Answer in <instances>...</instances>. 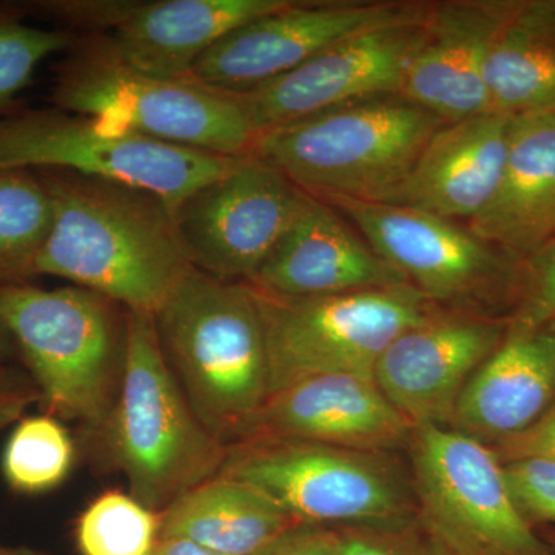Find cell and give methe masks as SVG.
Masks as SVG:
<instances>
[{
	"mask_svg": "<svg viewBox=\"0 0 555 555\" xmlns=\"http://www.w3.org/2000/svg\"><path fill=\"white\" fill-rule=\"evenodd\" d=\"M35 173L53 207L36 276L62 278L130 312L153 315L190 269L166 201L112 179Z\"/></svg>",
	"mask_w": 555,
	"mask_h": 555,
	"instance_id": "6da1fadb",
	"label": "cell"
},
{
	"mask_svg": "<svg viewBox=\"0 0 555 555\" xmlns=\"http://www.w3.org/2000/svg\"><path fill=\"white\" fill-rule=\"evenodd\" d=\"M40 401L30 375L13 364L0 366V433L14 425L27 409Z\"/></svg>",
	"mask_w": 555,
	"mask_h": 555,
	"instance_id": "d6a6232c",
	"label": "cell"
},
{
	"mask_svg": "<svg viewBox=\"0 0 555 555\" xmlns=\"http://www.w3.org/2000/svg\"><path fill=\"white\" fill-rule=\"evenodd\" d=\"M433 3L291 0L283 9L222 36L196 62L189 78L228 93H246L287 75L341 40L390 25L423 22Z\"/></svg>",
	"mask_w": 555,
	"mask_h": 555,
	"instance_id": "5bb4252c",
	"label": "cell"
},
{
	"mask_svg": "<svg viewBox=\"0 0 555 555\" xmlns=\"http://www.w3.org/2000/svg\"><path fill=\"white\" fill-rule=\"evenodd\" d=\"M147 555H222L181 537H158Z\"/></svg>",
	"mask_w": 555,
	"mask_h": 555,
	"instance_id": "e575fe53",
	"label": "cell"
},
{
	"mask_svg": "<svg viewBox=\"0 0 555 555\" xmlns=\"http://www.w3.org/2000/svg\"><path fill=\"white\" fill-rule=\"evenodd\" d=\"M0 555H46L25 546H7L0 543Z\"/></svg>",
	"mask_w": 555,
	"mask_h": 555,
	"instance_id": "8d00e7d4",
	"label": "cell"
},
{
	"mask_svg": "<svg viewBox=\"0 0 555 555\" xmlns=\"http://www.w3.org/2000/svg\"><path fill=\"white\" fill-rule=\"evenodd\" d=\"M308 198L251 153L228 173L193 190L171 214L190 268L218 280L250 283Z\"/></svg>",
	"mask_w": 555,
	"mask_h": 555,
	"instance_id": "8fae6325",
	"label": "cell"
},
{
	"mask_svg": "<svg viewBox=\"0 0 555 555\" xmlns=\"http://www.w3.org/2000/svg\"><path fill=\"white\" fill-rule=\"evenodd\" d=\"M545 327L551 328V331H555V320L551 321V323L547 324V326H545Z\"/></svg>",
	"mask_w": 555,
	"mask_h": 555,
	"instance_id": "f35d334b",
	"label": "cell"
},
{
	"mask_svg": "<svg viewBox=\"0 0 555 555\" xmlns=\"http://www.w3.org/2000/svg\"><path fill=\"white\" fill-rule=\"evenodd\" d=\"M492 112H555V0L514 2L486 61Z\"/></svg>",
	"mask_w": 555,
	"mask_h": 555,
	"instance_id": "cb8c5ba5",
	"label": "cell"
},
{
	"mask_svg": "<svg viewBox=\"0 0 555 555\" xmlns=\"http://www.w3.org/2000/svg\"><path fill=\"white\" fill-rule=\"evenodd\" d=\"M241 158L116 130L56 107L0 115V169L67 170L126 182L155 193L171 210Z\"/></svg>",
	"mask_w": 555,
	"mask_h": 555,
	"instance_id": "52a82bcc",
	"label": "cell"
},
{
	"mask_svg": "<svg viewBox=\"0 0 555 555\" xmlns=\"http://www.w3.org/2000/svg\"><path fill=\"white\" fill-rule=\"evenodd\" d=\"M518 308L509 327L535 331L555 320V236L521 262Z\"/></svg>",
	"mask_w": 555,
	"mask_h": 555,
	"instance_id": "f1b7e54d",
	"label": "cell"
},
{
	"mask_svg": "<svg viewBox=\"0 0 555 555\" xmlns=\"http://www.w3.org/2000/svg\"><path fill=\"white\" fill-rule=\"evenodd\" d=\"M301 525L258 489L218 474L159 514L158 537H181L222 555H257Z\"/></svg>",
	"mask_w": 555,
	"mask_h": 555,
	"instance_id": "603a6c76",
	"label": "cell"
},
{
	"mask_svg": "<svg viewBox=\"0 0 555 555\" xmlns=\"http://www.w3.org/2000/svg\"><path fill=\"white\" fill-rule=\"evenodd\" d=\"M87 436L108 466L126 476L130 495L156 514L217 477L229 449L190 406L152 313L130 310L119 396L104 425Z\"/></svg>",
	"mask_w": 555,
	"mask_h": 555,
	"instance_id": "3957f363",
	"label": "cell"
},
{
	"mask_svg": "<svg viewBox=\"0 0 555 555\" xmlns=\"http://www.w3.org/2000/svg\"><path fill=\"white\" fill-rule=\"evenodd\" d=\"M53 207L31 170L0 169V286L27 284L49 238Z\"/></svg>",
	"mask_w": 555,
	"mask_h": 555,
	"instance_id": "d4e9b609",
	"label": "cell"
},
{
	"mask_svg": "<svg viewBox=\"0 0 555 555\" xmlns=\"http://www.w3.org/2000/svg\"><path fill=\"white\" fill-rule=\"evenodd\" d=\"M17 7L0 5V115L31 82L36 69L53 54L65 53L78 33L27 24Z\"/></svg>",
	"mask_w": 555,
	"mask_h": 555,
	"instance_id": "83f0119b",
	"label": "cell"
},
{
	"mask_svg": "<svg viewBox=\"0 0 555 555\" xmlns=\"http://www.w3.org/2000/svg\"><path fill=\"white\" fill-rule=\"evenodd\" d=\"M466 229L518 262L554 238L555 112L513 118L502 178Z\"/></svg>",
	"mask_w": 555,
	"mask_h": 555,
	"instance_id": "44dd1931",
	"label": "cell"
},
{
	"mask_svg": "<svg viewBox=\"0 0 555 555\" xmlns=\"http://www.w3.org/2000/svg\"><path fill=\"white\" fill-rule=\"evenodd\" d=\"M57 67L54 107L222 156L254 153L258 131L236 94L192 78L164 79L124 64L96 33L79 36Z\"/></svg>",
	"mask_w": 555,
	"mask_h": 555,
	"instance_id": "5b68a950",
	"label": "cell"
},
{
	"mask_svg": "<svg viewBox=\"0 0 555 555\" xmlns=\"http://www.w3.org/2000/svg\"><path fill=\"white\" fill-rule=\"evenodd\" d=\"M426 21L390 25L341 40L287 75L236 98L261 137L353 102L401 96Z\"/></svg>",
	"mask_w": 555,
	"mask_h": 555,
	"instance_id": "9a60e30c",
	"label": "cell"
},
{
	"mask_svg": "<svg viewBox=\"0 0 555 555\" xmlns=\"http://www.w3.org/2000/svg\"><path fill=\"white\" fill-rule=\"evenodd\" d=\"M291 0H36L22 7L64 30L96 33L124 64L164 79L189 78L204 53L241 25Z\"/></svg>",
	"mask_w": 555,
	"mask_h": 555,
	"instance_id": "4fadbf2b",
	"label": "cell"
},
{
	"mask_svg": "<svg viewBox=\"0 0 555 555\" xmlns=\"http://www.w3.org/2000/svg\"><path fill=\"white\" fill-rule=\"evenodd\" d=\"M320 201L347 219L430 302L470 310L506 292H518L521 262L454 221L375 201Z\"/></svg>",
	"mask_w": 555,
	"mask_h": 555,
	"instance_id": "7c38bea8",
	"label": "cell"
},
{
	"mask_svg": "<svg viewBox=\"0 0 555 555\" xmlns=\"http://www.w3.org/2000/svg\"><path fill=\"white\" fill-rule=\"evenodd\" d=\"M248 284L291 298L409 286L347 219L310 195L275 251Z\"/></svg>",
	"mask_w": 555,
	"mask_h": 555,
	"instance_id": "d6986e66",
	"label": "cell"
},
{
	"mask_svg": "<svg viewBox=\"0 0 555 555\" xmlns=\"http://www.w3.org/2000/svg\"><path fill=\"white\" fill-rule=\"evenodd\" d=\"M506 334L505 324L491 318L437 310L390 343L375 383L412 426L448 425L467 382Z\"/></svg>",
	"mask_w": 555,
	"mask_h": 555,
	"instance_id": "2e32d148",
	"label": "cell"
},
{
	"mask_svg": "<svg viewBox=\"0 0 555 555\" xmlns=\"http://www.w3.org/2000/svg\"><path fill=\"white\" fill-rule=\"evenodd\" d=\"M554 400L555 331L509 327L467 382L452 422L477 440L502 441L531 426Z\"/></svg>",
	"mask_w": 555,
	"mask_h": 555,
	"instance_id": "7402d4cb",
	"label": "cell"
},
{
	"mask_svg": "<svg viewBox=\"0 0 555 555\" xmlns=\"http://www.w3.org/2000/svg\"><path fill=\"white\" fill-rule=\"evenodd\" d=\"M517 509L532 528L555 525V462L521 459L503 463Z\"/></svg>",
	"mask_w": 555,
	"mask_h": 555,
	"instance_id": "f546056e",
	"label": "cell"
},
{
	"mask_svg": "<svg viewBox=\"0 0 555 555\" xmlns=\"http://www.w3.org/2000/svg\"><path fill=\"white\" fill-rule=\"evenodd\" d=\"M361 452L297 438H247L230 444L219 474L258 489L302 525L403 531V491Z\"/></svg>",
	"mask_w": 555,
	"mask_h": 555,
	"instance_id": "30bf717a",
	"label": "cell"
},
{
	"mask_svg": "<svg viewBox=\"0 0 555 555\" xmlns=\"http://www.w3.org/2000/svg\"><path fill=\"white\" fill-rule=\"evenodd\" d=\"M420 521L441 555H555L517 509L496 452L447 426L416 427Z\"/></svg>",
	"mask_w": 555,
	"mask_h": 555,
	"instance_id": "9c48e42d",
	"label": "cell"
},
{
	"mask_svg": "<svg viewBox=\"0 0 555 555\" xmlns=\"http://www.w3.org/2000/svg\"><path fill=\"white\" fill-rule=\"evenodd\" d=\"M0 306L40 408L100 429L122 383L127 310L87 288L30 283L0 286Z\"/></svg>",
	"mask_w": 555,
	"mask_h": 555,
	"instance_id": "277c9868",
	"label": "cell"
},
{
	"mask_svg": "<svg viewBox=\"0 0 555 555\" xmlns=\"http://www.w3.org/2000/svg\"><path fill=\"white\" fill-rule=\"evenodd\" d=\"M502 463L521 459H543L555 462V400L550 408L520 434L500 441Z\"/></svg>",
	"mask_w": 555,
	"mask_h": 555,
	"instance_id": "1f68e13d",
	"label": "cell"
},
{
	"mask_svg": "<svg viewBox=\"0 0 555 555\" xmlns=\"http://www.w3.org/2000/svg\"><path fill=\"white\" fill-rule=\"evenodd\" d=\"M444 124L406 98H374L268 131L254 153L313 198L385 203Z\"/></svg>",
	"mask_w": 555,
	"mask_h": 555,
	"instance_id": "8992f818",
	"label": "cell"
},
{
	"mask_svg": "<svg viewBox=\"0 0 555 555\" xmlns=\"http://www.w3.org/2000/svg\"><path fill=\"white\" fill-rule=\"evenodd\" d=\"M545 542L547 543V546H550L551 550H553V553L555 554V529L553 532H551L550 535H547V540H545Z\"/></svg>",
	"mask_w": 555,
	"mask_h": 555,
	"instance_id": "74e56055",
	"label": "cell"
},
{
	"mask_svg": "<svg viewBox=\"0 0 555 555\" xmlns=\"http://www.w3.org/2000/svg\"><path fill=\"white\" fill-rule=\"evenodd\" d=\"M16 345L11 337L10 328L7 326L5 317L2 313V306H0V366L11 364V360L16 357Z\"/></svg>",
	"mask_w": 555,
	"mask_h": 555,
	"instance_id": "d590c367",
	"label": "cell"
},
{
	"mask_svg": "<svg viewBox=\"0 0 555 555\" xmlns=\"http://www.w3.org/2000/svg\"><path fill=\"white\" fill-rule=\"evenodd\" d=\"M414 427L372 377L321 375L278 390L266 401L247 438L276 437L367 451L393 447ZM238 443V441H236Z\"/></svg>",
	"mask_w": 555,
	"mask_h": 555,
	"instance_id": "ac0fdd59",
	"label": "cell"
},
{
	"mask_svg": "<svg viewBox=\"0 0 555 555\" xmlns=\"http://www.w3.org/2000/svg\"><path fill=\"white\" fill-rule=\"evenodd\" d=\"M153 321L201 422L228 447L240 441L270 397L268 341L254 288L190 268Z\"/></svg>",
	"mask_w": 555,
	"mask_h": 555,
	"instance_id": "7a4b0ae2",
	"label": "cell"
},
{
	"mask_svg": "<svg viewBox=\"0 0 555 555\" xmlns=\"http://www.w3.org/2000/svg\"><path fill=\"white\" fill-rule=\"evenodd\" d=\"M335 532L337 555H441L427 542L416 545L401 537V531L356 528Z\"/></svg>",
	"mask_w": 555,
	"mask_h": 555,
	"instance_id": "4dcf8cb0",
	"label": "cell"
},
{
	"mask_svg": "<svg viewBox=\"0 0 555 555\" xmlns=\"http://www.w3.org/2000/svg\"><path fill=\"white\" fill-rule=\"evenodd\" d=\"M251 288L264 321L270 396L321 375L374 378L390 343L437 312L412 286L306 298Z\"/></svg>",
	"mask_w": 555,
	"mask_h": 555,
	"instance_id": "ba28073f",
	"label": "cell"
},
{
	"mask_svg": "<svg viewBox=\"0 0 555 555\" xmlns=\"http://www.w3.org/2000/svg\"><path fill=\"white\" fill-rule=\"evenodd\" d=\"M511 116L489 112L444 124L385 201L436 217H477L494 195L509 150Z\"/></svg>",
	"mask_w": 555,
	"mask_h": 555,
	"instance_id": "ffe728a7",
	"label": "cell"
},
{
	"mask_svg": "<svg viewBox=\"0 0 555 555\" xmlns=\"http://www.w3.org/2000/svg\"><path fill=\"white\" fill-rule=\"evenodd\" d=\"M257 555H337L335 532L301 525L281 535Z\"/></svg>",
	"mask_w": 555,
	"mask_h": 555,
	"instance_id": "836d02e7",
	"label": "cell"
},
{
	"mask_svg": "<svg viewBox=\"0 0 555 555\" xmlns=\"http://www.w3.org/2000/svg\"><path fill=\"white\" fill-rule=\"evenodd\" d=\"M158 534L159 514L119 491L98 496L76 526L82 555H147Z\"/></svg>",
	"mask_w": 555,
	"mask_h": 555,
	"instance_id": "4316f807",
	"label": "cell"
},
{
	"mask_svg": "<svg viewBox=\"0 0 555 555\" xmlns=\"http://www.w3.org/2000/svg\"><path fill=\"white\" fill-rule=\"evenodd\" d=\"M75 456V441L60 420L22 416L3 448V478L20 494H43L64 483Z\"/></svg>",
	"mask_w": 555,
	"mask_h": 555,
	"instance_id": "484cf974",
	"label": "cell"
},
{
	"mask_svg": "<svg viewBox=\"0 0 555 555\" xmlns=\"http://www.w3.org/2000/svg\"><path fill=\"white\" fill-rule=\"evenodd\" d=\"M514 2H434L401 96L452 124L492 112L486 61Z\"/></svg>",
	"mask_w": 555,
	"mask_h": 555,
	"instance_id": "e0dca14e",
	"label": "cell"
}]
</instances>
